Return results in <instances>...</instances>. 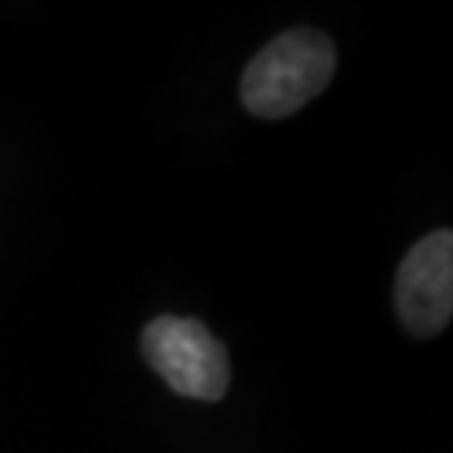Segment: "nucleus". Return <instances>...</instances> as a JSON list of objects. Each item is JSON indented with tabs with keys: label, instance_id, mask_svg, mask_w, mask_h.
Instances as JSON below:
<instances>
[{
	"label": "nucleus",
	"instance_id": "nucleus-1",
	"mask_svg": "<svg viewBox=\"0 0 453 453\" xmlns=\"http://www.w3.org/2000/svg\"><path fill=\"white\" fill-rule=\"evenodd\" d=\"M336 74V44L319 30H288L271 39L242 74L244 110L286 118L319 97Z\"/></svg>",
	"mask_w": 453,
	"mask_h": 453
},
{
	"label": "nucleus",
	"instance_id": "nucleus-2",
	"mask_svg": "<svg viewBox=\"0 0 453 453\" xmlns=\"http://www.w3.org/2000/svg\"><path fill=\"white\" fill-rule=\"evenodd\" d=\"M142 353L148 365L183 397L221 401L230 388V359L224 344L197 319H153L142 330Z\"/></svg>",
	"mask_w": 453,
	"mask_h": 453
},
{
	"label": "nucleus",
	"instance_id": "nucleus-3",
	"mask_svg": "<svg viewBox=\"0 0 453 453\" xmlns=\"http://www.w3.org/2000/svg\"><path fill=\"white\" fill-rule=\"evenodd\" d=\"M395 306L415 339H433L453 315V233L436 230L415 242L395 280Z\"/></svg>",
	"mask_w": 453,
	"mask_h": 453
}]
</instances>
